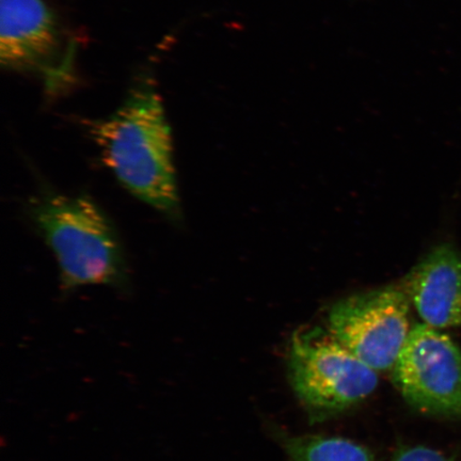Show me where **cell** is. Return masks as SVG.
Returning a JSON list of instances; mask_svg holds the SVG:
<instances>
[{"mask_svg":"<svg viewBox=\"0 0 461 461\" xmlns=\"http://www.w3.org/2000/svg\"><path fill=\"white\" fill-rule=\"evenodd\" d=\"M89 131L121 185L169 221H181L171 128L152 78L138 79L117 111L91 122Z\"/></svg>","mask_w":461,"mask_h":461,"instance_id":"cell-1","label":"cell"},{"mask_svg":"<svg viewBox=\"0 0 461 461\" xmlns=\"http://www.w3.org/2000/svg\"><path fill=\"white\" fill-rule=\"evenodd\" d=\"M25 212L56 258L62 290L88 285L129 290L128 263L117 230L88 194L42 187L27 201Z\"/></svg>","mask_w":461,"mask_h":461,"instance_id":"cell-2","label":"cell"},{"mask_svg":"<svg viewBox=\"0 0 461 461\" xmlns=\"http://www.w3.org/2000/svg\"><path fill=\"white\" fill-rule=\"evenodd\" d=\"M292 388L310 411L327 414L365 401L378 385L373 370L330 333L301 332L288 354Z\"/></svg>","mask_w":461,"mask_h":461,"instance_id":"cell-3","label":"cell"},{"mask_svg":"<svg viewBox=\"0 0 461 461\" xmlns=\"http://www.w3.org/2000/svg\"><path fill=\"white\" fill-rule=\"evenodd\" d=\"M411 303L402 285L356 294L332 305L330 333L373 370H392L411 331Z\"/></svg>","mask_w":461,"mask_h":461,"instance_id":"cell-4","label":"cell"},{"mask_svg":"<svg viewBox=\"0 0 461 461\" xmlns=\"http://www.w3.org/2000/svg\"><path fill=\"white\" fill-rule=\"evenodd\" d=\"M75 50L44 0H0V61L8 70L40 75L50 92L73 78Z\"/></svg>","mask_w":461,"mask_h":461,"instance_id":"cell-5","label":"cell"},{"mask_svg":"<svg viewBox=\"0 0 461 461\" xmlns=\"http://www.w3.org/2000/svg\"><path fill=\"white\" fill-rule=\"evenodd\" d=\"M392 371L409 405L461 419V348L447 334L426 324L412 327Z\"/></svg>","mask_w":461,"mask_h":461,"instance_id":"cell-6","label":"cell"},{"mask_svg":"<svg viewBox=\"0 0 461 461\" xmlns=\"http://www.w3.org/2000/svg\"><path fill=\"white\" fill-rule=\"evenodd\" d=\"M402 286L424 324L439 330L461 325V252L456 248L436 247Z\"/></svg>","mask_w":461,"mask_h":461,"instance_id":"cell-7","label":"cell"},{"mask_svg":"<svg viewBox=\"0 0 461 461\" xmlns=\"http://www.w3.org/2000/svg\"><path fill=\"white\" fill-rule=\"evenodd\" d=\"M285 447L287 461H376L365 446L339 437H291Z\"/></svg>","mask_w":461,"mask_h":461,"instance_id":"cell-8","label":"cell"},{"mask_svg":"<svg viewBox=\"0 0 461 461\" xmlns=\"http://www.w3.org/2000/svg\"><path fill=\"white\" fill-rule=\"evenodd\" d=\"M393 461H457L438 449L417 446L401 448Z\"/></svg>","mask_w":461,"mask_h":461,"instance_id":"cell-9","label":"cell"}]
</instances>
